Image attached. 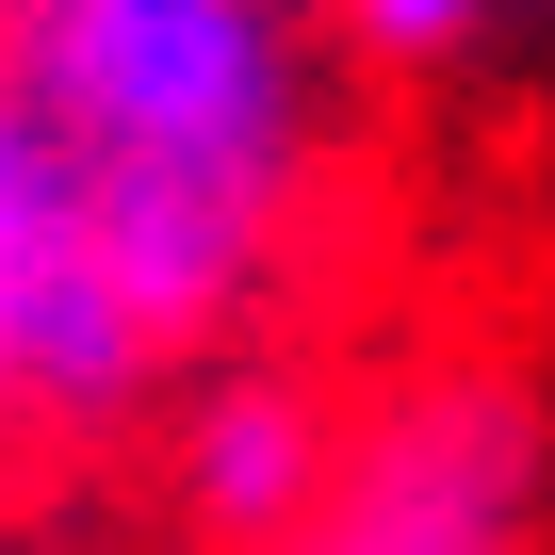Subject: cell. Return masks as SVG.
Segmentation results:
<instances>
[{
    "mask_svg": "<svg viewBox=\"0 0 555 555\" xmlns=\"http://www.w3.org/2000/svg\"><path fill=\"white\" fill-rule=\"evenodd\" d=\"M344 425H360V392H327L311 360H278V344L212 360V376L180 392V441H164V522H180L196 555H278V539L327 506Z\"/></svg>",
    "mask_w": 555,
    "mask_h": 555,
    "instance_id": "3957f363",
    "label": "cell"
},
{
    "mask_svg": "<svg viewBox=\"0 0 555 555\" xmlns=\"http://www.w3.org/2000/svg\"><path fill=\"white\" fill-rule=\"evenodd\" d=\"M311 17L360 50V66H457L490 34V0H311Z\"/></svg>",
    "mask_w": 555,
    "mask_h": 555,
    "instance_id": "277c9868",
    "label": "cell"
},
{
    "mask_svg": "<svg viewBox=\"0 0 555 555\" xmlns=\"http://www.w3.org/2000/svg\"><path fill=\"white\" fill-rule=\"evenodd\" d=\"M0 99L115 212L196 360H229L327 196L311 0H0Z\"/></svg>",
    "mask_w": 555,
    "mask_h": 555,
    "instance_id": "6da1fadb",
    "label": "cell"
},
{
    "mask_svg": "<svg viewBox=\"0 0 555 555\" xmlns=\"http://www.w3.org/2000/svg\"><path fill=\"white\" fill-rule=\"evenodd\" d=\"M555 506V409L506 344H441L392 392H360L327 506L278 555H539Z\"/></svg>",
    "mask_w": 555,
    "mask_h": 555,
    "instance_id": "7a4b0ae2",
    "label": "cell"
}]
</instances>
